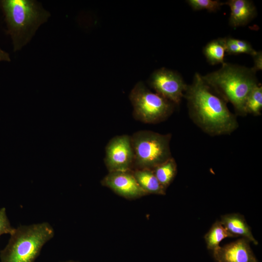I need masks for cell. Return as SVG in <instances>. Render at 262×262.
<instances>
[{"instance_id": "10", "label": "cell", "mask_w": 262, "mask_h": 262, "mask_svg": "<svg viewBox=\"0 0 262 262\" xmlns=\"http://www.w3.org/2000/svg\"><path fill=\"white\" fill-rule=\"evenodd\" d=\"M250 242L241 238L213 250L216 262H258L250 246Z\"/></svg>"}, {"instance_id": "17", "label": "cell", "mask_w": 262, "mask_h": 262, "mask_svg": "<svg viewBox=\"0 0 262 262\" xmlns=\"http://www.w3.org/2000/svg\"><path fill=\"white\" fill-rule=\"evenodd\" d=\"M262 109V86L258 84L250 92L245 103L244 111L255 115H261Z\"/></svg>"}, {"instance_id": "22", "label": "cell", "mask_w": 262, "mask_h": 262, "mask_svg": "<svg viewBox=\"0 0 262 262\" xmlns=\"http://www.w3.org/2000/svg\"><path fill=\"white\" fill-rule=\"evenodd\" d=\"M11 59L9 54L0 48V62H10Z\"/></svg>"}, {"instance_id": "19", "label": "cell", "mask_w": 262, "mask_h": 262, "mask_svg": "<svg viewBox=\"0 0 262 262\" xmlns=\"http://www.w3.org/2000/svg\"><path fill=\"white\" fill-rule=\"evenodd\" d=\"M186 2L195 11L206 10L210 12H216L225 5L218 0H187Z\"/></svg>"}, {"instance_id": "3", "label": "cell", "mask_w": 262, "mask_h": 262, "mask_svg": "<svg viewBox=\"0 0 262 262\" xmlns=\"http://www.w3.org/2000/svg\"><path fill=\"white\" fill-rule=\"evenodd\" d=\"M0 8L5 17L7 33L15 51L20 49L32 38L49 13L40 3L31 0H0Z\"/></svg>"}, {"instance_id": "18", "label": "cell", "mask_w": 262, "mask_h": 262, "mask_svg": "<svg viewBox=\"0 0 262 262\" xmlns=\"http://www.w3.org/2000/svg\"><path fill=\"white\" fill-rule=\"evenodd\" d=\"M225 44L226 53L228 55L247 54L252 57L257 52L251 44L246 40L226 37Z\"/></svg>"}, {"instance_id": "4", "label": "cell", "mask_w": 262, "mask_h": 262, "mask_svg": "<svg viewBox=\"0 0 262 262\" xmlns=\"http://www.w3.org/2000/svg\"><path fill=\"white\" fill-rule=\"evenodd\" d=\"M6 246L0 251V262H34L43 246L54 235L47 222L20 225L10 234Z\"/></svg>"}, {"instance_id": "14", "label": "cell", "mask_w": 262, "mask_h": 262, "mask_svg": "<svg viewBox=\"0 0 262 262\" xmlns=\"http://www.w3.org/2000/svg\"><path fill=\"white\" fill-rule=\"evenodd\" d=\"M226 37H220L209 42L203 48V53L211 65L225 63Z\"/></svg>"}, {"instance_id": "15", "label": "cell", "mask_w": 262, "mask_h": 262, "mask_svg": "<svg viewBox=\"0 0 262 262\" xmlns=\"http://www.w3.org/2000/svg\"><path fill=\"white\" fill-rule=\"evenodd\" d=\"M152 170L159 182L166 189L177 174V165L174 159L171 157Z\"/></svg>"}, {"instance_id": "7", "label": "cell", "mask_w": 262, "mask_h": 262, "mask_svg": "<svg viewBox=\"0 0 262 262\" xmlns=\"http://www.w3.org/2000/svg\"><path fill=\"white\" fill-rule=\"evenodd\" d=\"M148 83L156 93L175 105L179 104L188 86L179 73L164 67L154 71Z\"/></svg>"}, {"instance_id": "11", "label": "cell", "mask_w": 262, "mask_h": 262, "mask_svg": "<svg viewBox=\"0 0 262 262\" xmlns=\"http://www.w3.org/2000/svg\"><path fill=\"white\" fill-rule=\"evenodd\" d=\"M230 9L229 25L233 28L246 26L257 16V9L249 0H229L224 2Z\"/></svg>"}, {"instance_id": "23", "label": "cell", "mask_w": 262, "mask_h": 262, "mask_svg": "<svg viewBox=\"0 0 262 262\" xmlns=\"http://www.w3.org/2000/svg\"><path fill=\"white\" fill-rule=\"evenodd\" d=\"M62 262H76V261H67Z\"/></svg>"}, {"instance_id": "13", "label": "cell", "mask_w": 262, "mask_h": 262, "mask_svg": "<svg viewBox=\"0 0 262 262\" xmlns=\"http://www.w3.org/2000/svg\"><path fill=\"white\" fill-rule=\"evenodd\" d=\"M133 174L140 187L147 194H165L166 189L159 182L152 170L137 169Z\"/></svg>"}, {"instance_id": "16", "label": "cell", "mask_w": 262, "mask_h": 262, "mask_svg": "<svg viewBox=\"0 0 262 262\" xmlns=\"http://www.w3.org/2000/svg\"><path fill=\"white\" fill-rule=\"evenodd\" d=\"M234 237L223 226L220 220L216 221L204 235V239L208 249L213 250L220 243L226 238Z\"/></svg>"}, {"instance_id": "12", "label": "cell", "mask_w": 262, "mask_h": 262, "mask_svg": "<svg viewBox=\"0 0 262 262\" xmlns=\"http://www.w3.org/2000/svg\"><path fill=\"white\" fill-rule=\"evenodd\" d=\"M220 221L234 237L241 236L255 245L258 244L252 234L250 227L242 214L239 213L224 214L221 216Z\"/></svg>"}, {"instance_id": "21", "label": "cell", "mask_w": 262, "mask_h": 262, "mask_svg": "<svg viewBox=\"0 0 262 262\" xmlns=\"http://www.w3.org/2000/svg\"><path fill=\"white\" fill-rule=\"evenodd\" d=\"M254 60L253 69L257 72L262 69V53L261 51H257L256 54L252 56Z\"/></svg>"}, {"instance_id": "20", "label": "cell", "mask_w": 262, "mask_h": 262, "mask_svg": "<svg viewBox=\"0 0 262 262\" xmlns=\"http://www.w3.org/2000/svg\"><path fill=\"white\" fill-rule=\"evenodd\" d=\"M14 229L8 219L5 208L0 209V236L4 234H11Z\"/></svg>"}, {"instance_id": "9", "label": "cell", "mask_w": 262, "mask_h": 262, "mask_svg": "<svg viewBox=\"0 0 262 262\" xmlns=\"http://www.w3.org/2000/svg\"><path fill=\"white\" fill-rule=\"evenodd\" d=\"M101 182L103 185L126 198L139 197L147 194L130 171L109 172Z\"/></svg>"}, {"instance_id": "2", "label": "cell", "mask_w": 262, "mask_h": 262, "mask_svg": "<svg viewBox=\"0 0 262 262\" xmlns=\"http://www.w3.org/2000/svg\"><path fill=\"white\" fill-rule=\"evenodd\" d=\"M256 73L252 67L225 62L220 69L201 77L215 94L233 106L237 114L245 115L246 99L259 84Z\"/></svg>"}, {"instance_id": "8", "label": "cell", "mask_w": 262, "mask_h": 262, "mask_svg": "<svg viewBox=\"0 0 262 262\" xmlns=\"http://www.w3.org/2000/svg\"><path fill=\"white\" fill-rule=\"evenodd\" d=\"M105 164L109 172L129 171L133 166L134 155L131 137L115 136L107 144Z\"/></svg>"}, {"instance_id": "5", "label": "cell", "mask_w": 262, "mask_h": 262, "mask_svg": "<svg viewBox=\"0 0 262 262\" xmlns=\"http://www.w3.org/2000/svg\"><path fill=\"white\" fill-rule=\"evenodd\" d=\"M171 134H163L150 131L135 132L131 137L133 166L137 169L152 170L171 158Z\"/></svg>"}, {"instance_id": "6", "label": "cell", "mask_w": 262, "mask_h": 262, "mask_svg": "<svg viewBox=\"0 0 262 262\" xmlns=\"http://www.w3.org/2000/svg\"><path fill=\"white\" fill-rule=\"evenodd\" d=\"M134 117L146 123H156L167 118L173 112L174 104L150 91L142 82H137L130 94Z\"/></svg>"}, {"instance_id": "1", "label": "cell", "mask_w": 262, "mask_h": 262, "mask_svg": "<svg viewBox=\"0 0 262 262\" xmlns=\"http://www.w3.org/2000/svg\"><path fill=\"white\" fill-rule=\"evenodd\" d=\"M184 98L191 118L206 133L213 136L229 134L237 128L236 117L226 102L204 82L199 73L195 74Z\"/></svg>"}]
</instances>
